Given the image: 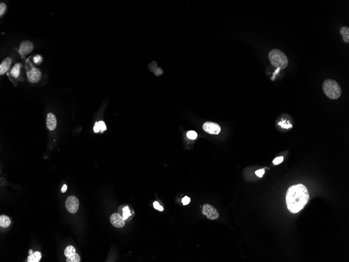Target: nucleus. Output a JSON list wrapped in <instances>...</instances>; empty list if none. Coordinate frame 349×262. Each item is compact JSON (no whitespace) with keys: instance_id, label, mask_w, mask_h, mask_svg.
<instances>
[{"instance_id":"25","label":"nucleus","mask_w":349,"mask_h":262,"mask_svg":"<svg viewBox=\"0 0 349 262\" xmlns=\"http://www.w3.org/2000/svg\"><path fill=\"white\" fill-rule=\"evenodd\" d=\"M264 172H265V170L264 169H260V170L256 171L255 172V174H256L257 176H258L259 177H262L264 175Z\"/></svg>"},{"instance_id":"21","label":"nucleus","mask_w":349,"mask_h":262,"mask_svg":"<svg viewBox=\"0 0 349 262\" xmlns=\"http://www.w3.org/2000/svg\"><path fill=\"white\" fill-rule=\"evenodd\" d=\"M6 5L4 3L1 2L0 3V16H2L6 10Z\"/></svg>"},{"instance_id":"12","label":"nucleus","mask_w":349,"mask_h":262,"mask_svg":"<svg viewBox=\"0 0 349 262\" xmlns=\"http://www.w3.org/2000/svg\"><path fill=\"white\" fill-rule=\"evenodd\" d=\"M340 34L342 36L343 40L345 43H349V28L343 26L340 29Z\"/></svg>"},{"instance_id":"14","label":"nucleus","mask_w":349,"mask_h":262,"mask_svg":"<svg viewBox=\"0 0 349 262\" xmlns=\"http://www.w3.org/2000/svg\"><path fill=\"white\" fill-rule=\"evenodd\" d=\"M11 220L9 217L5 215H2L0 217V226L3 228H8L10 225Z\"/></svg>"},{"instance_id":"9","label":"nucleus","mask_w":349,"mask_h":262,"mask_svg":"<svg viewBox=\"0 0 349 262\" xmlns=\"http://www.w3.org/2000/svg\"><path fill=\"white\" fill-rule=\"evenodd\" d=\"M110 222L115 227L117 228L123 227L125 225V220L123 217L118 213L113 214L110 217Z\"/></svg>"},{"instance_id":"16","label":"nucleus","mask_w":349,"mask_h":262,"mask_svg":"<svg viewBox=\"0 0 349 262\" xmlns=\"http://www.w3.org/2000/svg\"><path fill=\"white\" fill-rule=\"evenodd\" d=\"M76 253V250L72 245H69L65 248L64 250V255L66 257H69L74 254Z\"/></svg>"},{"instance_id":"11","label":"nucleus","mask_w":349,"mask_h":262,"mask_svg":"<svg viewBox=\"0 0 349 262\" xmlns=\"http://www.w3.org/2000/svg\"><path fill=\"white\" fill-rule=\"evenodd\" d=\"M12 60L10 57L6 58L0 65V74L3 75L8 71L10 67Z\"/></svg>"},{"instance_id":"13","label":"nucleus","mask_w":349,"mask_h":262,"mask_svg":"<svg viewBox=\"0 0 349 262\" xmlns=\"http://www.w3.org/2000/svg\"><path fill=\"white\" fill-rule=\"evenodd\" d=\"M41 258V254L40 252H34L33 254L29 255L28 257L27 262H39Z\"/></svg>"},{"instance_id":"4","label":"nucleus","mask_w":349,"mask_h":262,"mask_svg":"<svg viewBox=\"0 0 349 262\" xmlns=\"http://www.w3.org/2000/svg\"><path fill=\"white\" fill-rule=\"evenodd\" d=\"M65 207L71 214H75L79 207V201L77 197L70 196L65 201Z\"/></svg>"},{"instance_id":"6","label":"nucleus","mask_w":349,"mask_h":262,"mask_svg":"<svg viewBox=\"0 0 349 262\" xmlns=\"http://www.w3.org/2000/svg\"><path fill=\"white\" fill-rule=\"evenodd\" d=\"M203 129L205 131L210 134L217 135L221 131V127L219 125L212 122H206L203 125Z\"/></svg>"},{"instance_id":"5","label":"nucleus","mask_w":349,"mask_h":262,"mask_svg":"<svg viewBox=\"0 0 349 262\" xmlns=\"http://www.w3.org/2000/svg\"><path fill=\"white\" fill-rule=\"evenodd\" d=\"M202 214L206 216L208 219L215 220L219 217V214L213 206L209 204L203 205L202 209Z\"/></svg>"},{"instance_id":"26","label":"nucleus","mask_w":349,"mask_h":262,"mask_svg":"<svg viewBox=\"0 0 349 262\" xmlns=\"http://www.w3.org/2000/svg\"><path fill=\"white\" fill-rule=\"evenodd\" d=\"M190 202V198L189 197L185 196L182 199V204L184 205H187L189 204Z\"/></svg>"},{"instance_id":"17","label":"nucleus","mask_w":349,"mask_h":262,"mask_svg":"<svg viewBox=\"0 0 349 262\" xmlns=\"http://www.w3.org/2000/svg\"><path fill=\"white\" fill-rule=\"evenodd\" d=\"M81 258L78 254L75 253V254L71 256L67 257V262H80Z\"/></svg>"},{"instance_id":"24","label":"nucleus","mask_w":349,"mask_h":262,"mask_svg":"<svg viewBox=\"0 0 349 262\" xmlns=\"http://www.w3.org/2000/svg\"><path fill=\"white\" fill-rule=\"evenodd\" d=\"M98 125L100 126V129L101 130V132H102L104 131H105L106 129V126L105 125V122L102 121H100L98 122Z\"/></svg>"},{"instance_id":"20","label":"nucleus","mask_w":349,"mask_h":262,"mask_svg":"<svg viewBox=\"0 0 349 262\" xmlns=\"http://www.w3.org/2000/svg\"><path fill=\"white\" fill-rule=\"evenodd\" d=\"M33 61L35 64L39 65L43 62V57L40 55H36L35 57L33 58Z\"/></svg>"},{"instance_id":"29","label":"nucleus","mask_w":349,"mask_h":262,"mask_svg":"<svg viewBox=\"0 0 349 262\" xmlns=\"http://www.w3.org/2000/svg\"><path fill=\"white\" fill-rule=\"evenodd\" d=\"M67 190V185L66 184H64L61 188V192L62 193H64L66 192Z\"/></svg>"},{"instance_id":"22","label":"nucleus","mask_w":349,"mask_h":262,"mask_svg":"<svg viewBox=\"0 0 349 262\" xmlns=\"http://www.w3.org/2000/svg\"><path fill=\"white\" fill-rule=\"evenodd\" d=\"M283 160H284L283 157H277L273 160V163L274 165L279 164L281 163L283 161Z\"/></svg>"},{"instance_id":"19","label":"nucleus","mask_w":349,"mask_h":262,"mask_svg":"<svg viewBox=\"0 0 349 262\" xmlns=\"http://www.w3.org/2000/svg\"><path fill=\"white\" fill-rule=\"evenodd\" d=\"M187 137L188 138L190 139L191 140H195L197 138L198 135H197V132L195 131H189L187 132Z\"/></svg>"},{"instance_id":"18","label":"nucleus","mask_w":349,"mask_h":262,"mask_svg":"<svg viewBox=\"0 0 349 262\" xmlns=\"http://www.w3.org/2000/svg\"><path fill=\"white\" fill-rule=\"evenodd\" d=\"M131 216V213H130V210H129V207L127 206L123 208L122 217H123L124 219H127L129 217V216Z\"/></svg>"},{"instance_id":"3","label":"nucleus","mask_w":349,"mask_h":262,"mask_svg":"<svg viewBox=\"0 0 349 262\" xmlns=\"http://www.w3.org/2000/svg\"><path fill=\"white\" fill-rule=\"evenodd\" d=\"M322 90L325 95L331 100L338 99L341 95V88L335 80H325L322 84Z\"/></svg>"},{"instance_id":"28","label":"nucleus","mask_w":349,"mask_h":262,"mask_svg":"<svg viewBox=\"0 0 349 262\" xmlns=\"http://www.w3.org/2000/svg\"><path fill=\"white\" fill-rule=\"evenodd\" d=\"M162 73L163 71L160 69V68H157L155 72V74L157 75H160V74H161Z\"/></svg>"},{"instance_id":"8","label":"nucleus","mask_w":349,"mask_h":262,"mask_svg":"<svg viewBox=\"0 0 349 262\" xmlns=\"http://www.w3.org/2000/svg\"><path fill=\"white\" fill-rule=\"evenodd\" d=\"M33 49V43L29 40H24L20 43L19 53L22 55H26L32 53Z\"/></svg>"},{"instance_id":"2","label":"nucleus","mask_w":349,"mask_h":262,"mask_svg":"<svg viewBox=\"0 0 349 262\" xmlns=\"http://www.w3.org/2000/svg\"><path fill=\"white\" fill-rule=\"evenodd\" d=\"M268 57L271 64L275 67L284 69L287 67L289 59L285 53L282 50L274 49L270 51Z\"/></svg>"},{"instance_id":"30","label":"nucleus","mask_w":349,"mask_h":262,"mask_svg":"<svg viewBox=\"0 0 349 262\" xmlns=\"http://www.w3.org/2000/svg\"><path fill=\"white\" fill-rule=\"evenodd\" d=\"M28 253H29V255H31V254H33V250H29V252H28Z\"/></svg>"},{"instance_id":"23","label":"nucleus","mask_w":349,"mask_h":262,"mask_svg":"<svg viewBox=\"0 0 349 262\" xmlns=\"http://www.w3.org/2000/svg\"><path fill=\"white\" fill-rule=\"evenodd\" d=\"M153 206H154V207L155 209L158 210L160 211H163V210H164V208H163V207L162 206H160V205L159 204V203H158V202H154V204H153Z\"/></svg>"},{"instance_id":"15","label":"nucleus","mask_w":349,"mask_h":262,"mask_svg":"<svg viewBox=\"0 0 349 262\" xmlns=\"http://www.w3.org/2000/svg\"><path fill=\"white\" fill-rule=\"evenodd\" d=\"M20 67H21V64L20 63H16L12 67V70L11 71V74L13 77L18 78L19 77L20 73Z\"/></svg>"},{"instance_id":"27","label":"nucleus","mask_w":349,"mask_h":262,"mask_svg":"<svg viewBox=\"0 0 349 262\" xmlns=\"http://www.w3.org/2000/svg\"><path fill=\"white\" fill-rule=\"evenodd\" d=\"M94 132H96V133L100 132V126H99V125H98V122L95 123V126L94 127Z\"/></svg>"},{"instance_id":"7","label":"nucleus","mask_w":349,"mask_h":262,"mask_svg":"<svg viewBox=\"0 0 349 262\" xmlns=\"http://www.w3.org/2000/svg\"><path fill=\"white\" fill-rule=\"evenodd\" d=\"M27 75L30 82L37 83L41 77V72L39 69L33 67L30 70H27Z\"/></svg>"},{"instance_id":"10","label":"nucleus","mask_w":349,"mask_h":262,"mask_svg":"<svg viewBox=\"0 0 349 262\" xmlns=\"http://www.w3.org/2000/svg\"><path fill=\"white\" fill-rule=\"evenodd\" d=\"M57 121L55 115L51 112L48 113L46 120V125L48 129L50 131L55 130L57 127Z\"/></svg>"},{"instance_id":"1","label":"nucleus","mask_w":349,"mask_h":262,"mask_svg":"<svg viewBox=\"0 0 349 262\" xmlns=\"http://www.w3.org/2000/svg\"><path fill=\"white\" fill-rule=\"evenodd\" d=\"M309 199V192L305 186L302 184L293 185L287 190V208L292 214H296L303 209Z\"/></svg>"}]
</instances>
